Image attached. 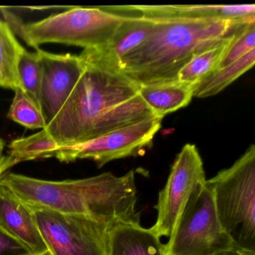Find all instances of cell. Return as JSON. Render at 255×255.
Here are the masks:
<instances>
[{"label":"cell","instance_id":"obj_26","mask_svg":"<svg viewBox=\"0 0 255 255\" xmlns=\"http://www.w3.org/2000/svg\"><path fill=\"white\" fill-rule=\"evenodd\" d=\"M4 147H5V142L2 138H0V150H3Z\"/></svg>","mask_w":255,"mask_h":255},{"label":"cell","instance_id":"obj_1","mask_svg":"<svg viewBox=\"0 0 255 255\" xmlns=\"http://www.w3.org/2000/svg\"><path fill=\"white\" fill-rule=\"evenodd\" d=\"M80 59L84 64L83 74L45 128L59 147L94 139L155 117L138 95L139 85L122 73Z\"/></svg>","mask_w":255,"mask_h":255},{"label":"cell","instance_id":"obj_13","mask_svg":"<svg viewBox=\"0 0 255 255\" xmlns=\"http://www.w3.org/2000/svg\"><path fill=\"white\" fill-rule=\"evenodd\" d=\"M147 18H177L190 20H225L255 22V5H132Z\"/></svg>","mask_w":255,"mask_h":255},{"label":"cell","instance_id":"obj_16","mask_svg":"<svg viewBox=\"0 0 255 255\" xmlns=\"http://www.w3.org/2000/svg\"><path fill=\"white\" fill-rule=\"evenodd\" d=\"M255 63V49L230 65L219 68L201 80L197 86L194 97L206 98L220 93L250 70Z\"/></svg>","mask_w":255,"mask_h":255},{"label":"cell","instance_id":"obj_22","mask_svg":"<svg viewBox=\"0 0 255 255\" xmlns=\"http://www.w3.org/2000/svg\"><path fill=\"white\" fill-rule=\"evenodd\" d=\"M255 49V22H252L236 30L219 68L230 65Z\"/></svg>","mask_w":255,"mask_h":255},{"label":"cell","instance_id":"obj_8","mask_svg":"<svg viewBox=\"0 0 255 255\" xmlns=\"http://www.w3.org/2000/svg\"><path fill=\"white\" fill-rule=\"evenodd\" d=\"M206 181L204 163L196 146L185 144L159 193L155 206L157 217L150 231L159 238L169 237L186 206Z\"/></svg>","mask_w":255,"mask_h":255},{"label":"cell","instance_id":"obj_18","mask_svg":"<svg viewBox=\"0 0 255 255\" xmlns=\"http://www.w3.org/2000/svg\"><path fill=\"white\" fill-rule=\"evenodd\" d=\"M234 33L219 45L207 49L195 55L180 70L177 75V80L182 83L198 85L206 77L219 69L221 62L226 53Z\"/></svg>","mask_w":255,"mask_h":255},{"label":"cell","instance_id":"obj_10","mask_svg":"<svg viewBox=\"0 0 255 255\" xmlns=\"http://www.w3.org/2000/svg\"><path fill=\"white\" fill-rule=\"evenodd\" d=\"M41 67V107L47 124L60 111L84 71L79 56L36 49Z\"/></svg>","mask_w":255,"mask_h":255},{"label":"cell","instance_id":"obj_5","mask_svg":"<svg viewBox=\"0 0 255 255\" xmlns=\"http://www.w3.org/2000/svg\"><path fill=\"white\" fill-rule=\"evenodd\" d=\"M206 183L224 231L239 250L255 254V144Z\"/></svg>","mask_w":255,"mask_h":255},{"label":"cell","instance_id":"obj_9","mask_svg":"<svg viewBox=\"0 0 255 255\" xmlns=\"http://www.w3.org/2000/svg\"><path fill=\"white\" fill-rule=\"evenodd\" d=\"M162 119L151 118L112 131L94 139L73 145L59 147L52 153L62 162L92 159L99 168L111 161L140 155L151 145L160 129Z\"/></svg>","mask_w":255,"mask_h":255},{"label":"cell","instance_id":"obj_23","mask_svg":"<svg viewBox=\"0 0 255 255\" xmlns=\"http://www.w3.org/2000/svg\"><path fill=\"white\" fill-rule=\"evenodd\" d=\"M0 255H36L26 245L0 227Z\"/></svg>","mask_w":255,"mask_h":255},{"label":"cell","instance_id":"obj_24","mask_svg":"<svg viewBox=\"0 0 255 255\" xmlns=\"http://www.w3.org/2000/svg\"><path fill=\"white\" fill-rule=\"evenodd\" d=\"M15 165L14 160L9 156L3 154V150H0V178L5 174L7 170Z\"/></svg>","mask_w":255,"mask_h":255},{"label":"cell","instance_id":"obj_19","mask_svg":"<svg viewBox=\"0 0 255 255\" xmlns=\"http://www.w3.org/2000/svg\"><path fill=\"white\" fill-rule=\"evenodd\" d=\"M59 147L50 132L44 129L33 135L11 141L8 156L17 165L25 161L50 158Z\"/></svg>","mask_w":255,"mask_h":255},{"label":"cell","instance_id":"obj_15","mask_svg":"<svg viewBox=\"0 0 255 255\" xmlns=\"http://www.w3.org/2000/svg\"><path fill=\"white\" fill-rule=\"evenodd\" d=\"M164 244L150 229L122 225L111 233L109 255H165Z\"/></svg>","mask_w":255,"mask_h":255},{"label":"cell","instance_id":"obj_2","mask_svg":"<svg viewBox=\"0 0 255 255\" xmlns=\"http://www.w3.org/2000/svg\"><path fill=\"white\" fill-rule=\"evenodd\" d=\"M0 183L29 207L86 216L113 226L140 225L134 171L122 177L106 172L59 181L10 172L0 178Z\"/></svg>","mask_w":255,"mask_h":255},{"label":"cell","instance_id":"obj_14","mask_svg":"<svg viewBox=\"0 0 255 255\" xmlns=\"http://www.w3.org/2000/svg\"><path fill=\"white\" fill-rule=\"evenodd\" d=\"M198 85L178 80L140 86L138 95L156 117L177 111L190 104Z\"/></svg>","mask_w":255,"mask_h":255},{"label":"cell","instance_id":"obj_3","mask_svg":"<svg viewBox=\"0 0 255 255\" xmlns=\"http://www.w3.org/2000/svg\"><path fill=\"white\" fill-rule=\"evenodd\" d=\"M151 20V29L144 42L124 57L119 67V72L139 86L176 81L180 70L195 55L219 45L237 28L248 23L225 20Z\"/></svg>","mask_w":255,"mask_h":255},{"label":"cell","instance_id":"obj_21","mask_svg":"<svg viewBox=\"0 0 255 255\" xmlns=\"http://www.w3.org/2000/svg\"><path fill=\"white\" fill-rule=\"evenodd\" d=\"M17 74L20 87L41 107V67L36 52L23 49L17 64Z\"/></svg>","mask_w":255,"mask_h":255},{"label":"cell","instance_id":"obj_6","mask_svg":"<svg viewBox=\"0 0 255 255\" xmlns=\"http://www.w3.org/2000/svg\"><path fill=\"white\" fill-rule=\"evenodd\" d=\"M168 238L164 245L165 255H226L244 252L237 249L222 228L213 192L207 183L192 197Z\"/></svg>","mask_w":255,"mask_h":255},{"label":"cell","instance_id":"obj_27","mask_svg":"<svg viewBox=\"0 0 255 255\" xmlns=\"http://www.w3.org/2000/svg\"><path fill=\"white\" fill-rule=\"evenodd\" d=\"M50 255V252H46V253L42 254V255Z\"/></svg>","mask_w":255,"mask_h":255},{"label":"cell","instance_id":"obj_7","mask_svg":"<svg viewBox=\"0 0 255 255\" xmlns=\"http://www.w3.org/2000/svg\"><path fill=\"white\" fill-rule=\"evenodd\" d=\"M51 255H109L116 226L86 216L29 207Z\"/></svg>","mask_w":255,"mask_h":255},{"label":"cell","instance_id":"obj_12","mask_svg":"<svg viewBox=\"0 0 255 255\" xmlns=\"http://www.w3.org/2000/svg\"><path fill=\"white\" fill-rule=\"evenodd\" d=\"M0 227L36 255L48 252L32 210L7 186L0 183Z\"/></svg>","mask_w":255,"mask_h":255},{"label":"cell","instance_id":"obj_11","mask_svg":"<svg viewBox=\"0 0 255 255\" xmlns=\"http://www.w3.org/2000/svg\"><path fill=\"white\" fill-rule=\"evenodd\" d=\"M132 14L121 26L110 43L102 47L85 49L82 59L109 71L119 72L124 57L139 47L147 38L152 27L151 19L147 18L129 5Z\"/></svg>","mask_w":255,"mask_h":255},{"label":"cell","instance_id":"obj_25","mask_svg":"<svg viewBox=\"0 0 255 255\" xmlns=\"http://www.w3.org/2000/svg\"><path fill=\"white\" fill-rule=\"evenodd\" d=\"M255 255V254L246 253V252H239V253L230 254V255Z\"/></svg>","mask_w":255,"mask_h":255},{"label":"cell","instance_id":"obj_4","mask_svg":"<svg viewBox=\"0 0 255 255\" xmlns=\"http://www.w3.org/2000/svg\"><path fill=\"white\" fill-rule=\"evenodd\" d=\"M0 10L13 32L35 49L51 43L84 50L102 47L110 42L132 13L129 5L73 7L39 21L23 23L6 8Z\"/></svg>","mask_w":255,"mask_h":255},{"label":"cell","instance_id":"obj_17","mask_svg":"<svg viewBox=\"0 0 255 255\" xmlns=\"http://www.w3.org/2000/svg\"><path fill=\"white\" fill-rule=\"evenodd\" d=\"M23 49L9 25L0 20V87L14 91L20 87L17 64Z\"/></svg>","mask_w":255,"mask_h":255},{"label":"cell","instance_id":"obj_20","mask_svg":"<svg viewBox=\"0 0 255 255\" xmlns=\"http://www.w3.org/2000/svg\"><path fill=\"white\" fill-rule=\"evenodd\" d=\"M8 119L28 129H45L47 121L40 106L23 90L18 87L10 107Z\"/></svg>","mask_w":255,"mask_h":255}]
</instances>
